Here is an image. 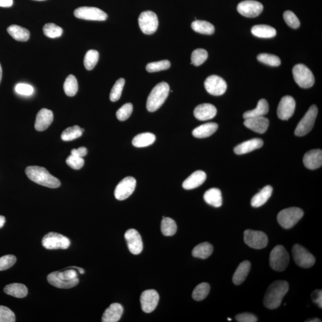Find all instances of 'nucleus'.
<instances>
[{
  "label": "nucleus",
  "mask_w": 322,
  "mask_h": 322,
  "mask_svg": "<svg viewBox=\"0 0 322 322\" xmlns=\"http://www.w3.org/2000/svg\"><path fill=\"white\" fill-rule=\"evenodd\" d=\"M288 290L287 282L284 280L275 281L267 289L264 298V306L270 310L279 307Z\"/></svg>",
  "instance_id": "f257e3e1"
},
{
  "label": "nucleus",
  "mask_w": 322,
  "mask_h": 322,
  "mask_svg": "<svg viewBox=\"0 0 322 322\" xmlns=\"http://www.w3.org/2000/svg\"><path fill=\"white\" fill-rule=\"evenodd\" d=\"M47 280L51 285L62 289L74 287L79 283L78 274L75 267H70L61 272L51 273L48 275Z\"/></svg>",
  "instance_id": "f03ea898"
},
{
  "label": "nucleus",
  "mask_w": 322,
  "mask_h": 322,
  "mask_svg": "<svg viewBox=\"0 0 322 322\" xmlns=\"http://www.w3.org/2000/svg\"><path fill=\"white\" fill-rule=\"evenodd\" d=\"M25 173L31 181L49 188L61 186V182L51 175L45 168L38 166H29L26 168Z\"/></svg>",
  "instance_id": "7ed1b4c3"
},
{
  "label": "nucleus",
  "mask_w": 322,
  "mask_h": 322,
  "mask_svg": "<svg viewBox=\"0 0 322 322\" xmlns=\"http://www.w3.org/2000/svg\"><path fill=\"white\" fill-rule=\"evenodd\" d=\"M170 92V86L165 82L158 84L147 98L146 108L151 113L156 111L163 104Z\"/></svg>",
  "instance_id": "20e7f679"
},
{
  "label": "nucleus",
  "mask_w": 322,
  "mask_h": 322,
  "mask_svg": "<svg viewBox=\"0 0 322 322\" xmlns=\"http://www.w3.org/2000/svg\"><path fill=\"white\" fill-rule=\"evenodd\" d=\"M304 212L297 207H291L282 210L277 215V220L283 228L289 229L293 228L303 217Z\"/></svg>",
  "instance_id": "39448f33"
},
{
  "label": "nucleus",
  "mask_w": 322,
  "mask_h": 322,
  "mask_svg": "<svg viewBox=\"0 0 322 322\" xmlns=\"http://www.w3.org/2000/svg\"><path fill=\"white\" fill-rule=\"evenodd\" d=\"M289 263L288 251L282 245H277L271 251L270 255V264L272 268L277 272H282Z\"/></svg>",
  "instance_id": "423d86ee"
},
{
  "label": "nucleus",
  "mask_w": 322,
  "mask_h": 322,
  "mask_svg": "<svg viewBox=\"0 0 322 322\" xmlns=\"http://www.w3.org/2000/svg\"><path fill=\"white\" fill-rule=\"evenodd\" d=\"M293 73L295 81L301 88H310L315 84V76L312 72L303 64L296 65L293 68Z\"/></svg>",
  "instance_id": "0eeeda50"
},
{
  "label": "nucleus",
  "mask_w": 322,
  "mask_h": 322,
  "mask_svg": "<svg viewBox=\"0 0 322 322\" xmlns=\"http://www.w3.org/2000/svg\"><path fill=\"white\" fill-rule=\"evenodd\" d=\"M318 109L316 105H312L308 109L303 118L299 121L295 130V135L302 137L307 135L312 130L317 117Z\"/></svg>",
  "instance_id": "6e6552de"
},
{
  "label": "nucleus",
  "mask_w": 322,
  "mask_h": 322,
  "mask_svg": "<svg viewBox=\"0 0 322 322\" xmlns=\"http://www.w3.org/2000/svg\"><path fill=\"white\" fill-rule=\"evenodd\" d=\"M43 246L47 250H66L70 247V240L61 234L50 232L43 237Z\"/></svg>",
  "instance_id": "1a4fd4ad"
},
{
  "label": "nucleus",
  "mask_w": 322,
  "mask_h": 322,
  "mask_svg": "<svg viewBox=\"0 0 322 322\" xmlns=\"http://www.w3.org/2000/svg\"><path fill=\"white\" fill-rule=\"evenodd\" d=\"M293 255L296 263L302 268H310L315 263V256L301 245L299 244L294 245Z\"/></svg>",
  "instance_id": "9d476101"
},
{
  "label": "nucleus",
  "mask_w": 322,
  "mask_h": 322,
  "mask_svg": "<svg viewBox=\"0 0 322 322\" xmlns=\"http://www.w3.org/2000/svg\"><path fill=\"white\" fill-rule=\"evenodd\" d=\"M244 241L248 246L261 250L268 245V237L263 231L248 229L244 231Z\"/></svg>",
  "instance_id": "9b49d317"
},
{
  "label": "nucleus",
  "mask_w": 322,
  "mask_h": 322,
  "mask_svg": "<svg viewBox=\"0 0 322 322\" xmlns=\"http://www.w3.org/2000/svg\"><path fill=\"white\" fill-rule=\"evenodd\" d=\"M138 24L144 34H153L157 31L158 27L157 16L152 11L143 12L139 16Z\"/></svg>",
  "instance_id": "f8f14e48"
},
{
  "label": "nucleus",
  "mask_w": 322,
  "mask_h": 322,
  "mask_svg": "<svg viewBox=\"0 0 322 322\" xmlns=\"http://www.w3.org/2000/svg\"><path fill=\"white\" fill-rule=\"evenodd\" d=\"M74 15L87 21H104L108 18V15L103 10L92 7H79L74 11Z\"/></svg>",
  "instance_id": "ddd939ff"
},
{
  "label": "nucleus",
  "mask_w": 322,
  "mask_h": 322,
  "mask_svg": "<svg viewBox=\"0 0 322 322\" xmlns=\"http://www.w3.org/2000/svg\"><path fill=\"white\" fill-rule=\"evenodd\" d=\"M136 186V180L134 177H125L117 185L115 190V196L119 201H124L132 195Z\"/></svg>",
  "instance_id": "4468645a"
},
{
  "label": "nucleus",
  "mask_w": 322,
  "mask_h": 322,
  "mask_svg": "<svg viewBox=\"0 0 322 322\" xmlns=\"http://www.w3.org/2000/svg\"><path fill=\"white\" fill-rule=\"evenodd\" d=\"M237 9L240 14L245 17L255 18L263 12V5L254 0H245L240 2Z\"/></svg>",
  "instance_id": "2eb2a0df"
},
{
  "label": "nucleus",
  "mask_w": 322,
  "mask_h": 322,
  "mask_svg": "<svg viewBox=\"0 0 322 322\" xmlns=\"http://www.w3.org/2000/svg\"><path fill=\"white\" fill-rule=\"evenodd\" d=\"M207 92L214 95H221L227 90V83L222 77L211 75L206 79L204 83Z\"/></svg>",
  "instance_id": "dca6fc26"
},
{
  "label": "nucleus",
  "mask_w": 322,
  "mask_h": 322,
  "mask_svg": "<svg viewBox=\"0 0 322 322\" xmlns=\"http://www.w3.org/2000/svg\"><path fill=\"white\" fill-rule=\"evenodd\" d=\"M125 239L128 249L133 254L138 255L142 252L143 245L140 233L135 229H131L125 233Z\"/></svg>",
  "instance_id": "f3484780"
},
{
  "label": "nucleus",
  "mask_w": 322,
  "mask_h": 322,
  "mask_svg": "<svg viewBox=\"0 0 322 322\" xmlns=\"http://www.w3.org/2000/svg\"><path fill=\"white\" fill-rule=\"evenodd\" d=\"M159 299V294L154 289L144 291L140 297L141 309L146 313L152 312L157 308Z\"/></svg>",
  "instance_id": "a211bd4d"
},
{
  "label": "nucleus",
  "mask_w": 322,
  "mask_h": 322,
  "mask_svg": "<svg viewBox=\"0 0 322 322\" xmlns=\"http://www.w3.org/2000/svg\"><path fill=\"white\" fill-rule=\"evenodd\" d=\"M296 101L294 98L289 95L282 98L278 105L277 114L279 118L282 120H288L293 115L296 109Z\"/></svg>",
  "instance_id": "6ab92c4d"
},
{
  "label": "nucleus",
  "mask_w": 322,
  "mask_h": 322,
  "mask_svg": "<svg viewBox=\"0 0 322 322\" xmlns=\"http://www.w3.org/2000/svg\"><path fill=\"white\" fill-rule=\"evenodd\" d=\"M53 121V112L47 109H42L38 112L35 120V128L38 132L47 130Z\"/></svg>",
  "instance_id": "aec40b11"
},
{
  "label": "nucleus",
  "mask_w": 322,
  "mask_h": 322,
  "mask_svg": "<svg viewBox=\"0 0 322 322\" xmlns=\"http://www.w3.org/2000/svg\"><path fill=\"white\" fill-rule=\"evenodd\" d=\"M245 126L259 134L266 132L269 126V120L264 116L253 117L245 119Z\"/></svg>",
  "instance_id": "412c9836"
},
{
  "label": "nucleus",
  "mask_w": 322,
  "mask_h": 322,
  "mask_svg": "<svg viewBox=\"0 0 322 322\" xmlns=\"http://www.w3.org/2000/svg\"><path fill=\"white\" fill-rule=\"evenodd\" d=\"M304 164L310 170H316L322 165V151L321 149L312 150L304 155Z\"/></svg>",
  "instance_id": "4be33fe9"
},
{
  "label": "nucleus",
  "mask_w": 322,
  "mask_h": 322,
  "mask_svg": "<svg viewBox=\"0 0 322 322\" xmlns=\"http://www.w3.org/2000/svg\"><path fill=\"white\" fill-rule=\"evenodd\" d=\"M217 109L210 103H203L195 109L194 115L196 118L200 121H207L211 119L216 115Z\"/></svg>",
  "instance_id": "5701e85b"
},
{
  "label": "nucleus",
  "mask_w": 322,
  "mask_h": 322,
  "mask_svg": "<svg viewBox=\"0 0 322 322\" xmlns=\"http://www.w3.org/2000/svg\"><path fill=\"white\" fill-rule=\"evenodd\" d=\"M263 140L260 138H253L244 141L234 147V152L237 155L246 154L256 149H260L263 146Z\"/></svg>",
  "instance_id": "b1692460"
},
{
  "label": "nucleus",
  "mask_w": 322,
  "mask_h": 322,
  "mask_svg": "<svg viewBox=\"0 0 322 322\" xmlns=\"http://www.w3.org/2000/svg\"><path fill=\"white\" fill-rule=\"evenodd\" d=\"M206 179L207 175L205 172L201 170L196 171L184 180L183 187L186 190L195 189L203 184Z\"/></svg>",
  "instance_id": "393cba45"
},
{
  "label": "nucleus",
  "mask_w": 322,
  "mask_h": 322,
  "mask_svg": "<svg viewBox=\"0 0 322 322\" xmlns=\"http://www.w3.org/2000/svg\"><path fill=\"white\" fill-rule=\"evenodd\" d=\"M124 309L121 304H112L105 310L102 316L103 322H117L121 318Z\"/></svg>",
  "instance_id": "a878e982"
},
{
  "label": "nucleus",
  "mask_w": 322,
  "mask_h": 322,
  "mask_svg": "<svg viewBox=\"0 0 322 322\" xmlns=\"http://www.w3.org/2000/svg\"><path fill=\"white\" fill-rule=\"evenodd\" d=\"M272 193L273 188L271 185H266L251 199V206L255 208L263 206L271 197Z\"/></svg>",
  "instance_id": "bb28decb"
},
{
  "label": "nucleus",
  "mask_w": 322,
  "mask_h": 322,
  "mask_svg": "<svg viewBox=\"0 0 322 322\" xmlns=\"http://www.w3.org/2000/svg\"><path fill=\"white\" fill-rule=\"evenodd\" d=\"M251 264L250 261H244L239 264L234 272L233 276V282L236 285L242 284L247 279L251 269Z\"/></svg>",
  "instance_id": "cd10ccee"
},
{
  "label": "nucleus",
  "mask_w": 322,
  "mask_h": 322,
  "mask_svg": "<svg viewBox=\"0 0 322 322\" xmlns=\"http://www.w3.org/2000/svg\"><path fill=\"white\" fill-rule=\"evenodd\" d=\"M218 127V124L215 122H209L195 128L193 130L192 135L196 138H208L216 132Z\"/></svg>",
  "instance_id": "c85d7f7f"
},
{
  "label": "nucleus",
  "mask_w": 322,
  "mask_h": 322,
  "mask_svg": "<svg viewBox=\"0 0 322 322\" xmlns=\"http://www.w3.org/2000/svg\"><path fill=\"white\" fill-rule=\"evenodd\" d=\"M205 201L210 206L218 208L222 206V192L217 188H212L207 191L204 195Z\"/></svg>",
  "instance_id": "c756f323"
},
{
  "label": "nucleus",
  "mask_w": 322,
  "mask_h": 322,
  "mask_svg": "<svg viewBox=\"0 0 322 322\" xmlns=\"http://www.w3.org/2000/svg\"><path fill=\"white\" fill-rule=\"evenodd\" d=\"M269 103L266 99H262L258 101L257 106L253 110L248 111L244 114V118L247 119L253 117L264 116L269 113Z\"/></svg>",
  "instance_id": "7c9ffc66"
},
{
  "label": "nucleus",
  "mask_w": 322,
  "mask_h": 322,
  "mask_svg": "<svg viewBox=\"0 0 322 322\" xmlns=\"http://www.w3.org/2000/svg\"><path fill=\"white\" fill-rule=\"evenodd\" d=\"M4 293L9 296L22 299L28 295V289L22 283H12L8 285L4 289Z\"/></svg>",
  "instance_id": "2f4dec72"
},
{
  "label": "nucleus",
  "mask_w": 322,
  "mask_h": 322,
  "mask_svg": "<svg viewBox=\"0 0 322 322\" xmlns=\"http://www.w3.org/2000/svg\"><path fill=\"white\" fill-rule=\"evenodd\" d=\"M7 30L8 33L18 42H25L29 39V31L23 27L13 24V25L10 26Z\"/></svg>",
  "instance_id": "473e14b6"
},
{
  "label": "nucleus",
  "mask_w": 322,
  "mask_h": 322,
  "mask_svg": "<svg viewBox=\"0 0 322 322\" xmlns=\"http://www.w3.org/2000/svg\"><path fill=\"white\" fill-rule=\"evenodd\" d=\"M251 32L254 36L262 38H271L276 35V29L266 24H258L253 26Z\"/></svg>",
  "instance_id": "72a5a7b5"
},
{
  "label": "nucleus",
  "mask_w": 322,
  "mask_h": 322,
  "mask_svg": "<svg viewBox=\"0 0 322 322\" xmlns=\"http://www.w3.org/2000/svg\"><path fill=\"white\" fill-rule=\"evenodd\" d=\"M156 140V136L151 133H144L136 136L133 138L132 144L137 147H144L151 145Z\"/></svg>",
  "instance_id": "f704fd0d"
},
{
  "label": "nucleus",
  "mask_w": 322,
  "mask_h": 322,
  "mask_svg": "<svg viewBox=\"0 0 322 322\" xmlns=\"http://www.w3.org/2000/svg\"><path fill=\"white\" fill-rule=\"evenodd\" d=\"M213 252V247L208 242H204L196 246L192 251V255L196 258L207 259Z\"/></svg>",
  "instance_id": "c9c22d12"
},
{
  "label": "nucleus",
  "mask_w": 322,
  "mask_h": 322,
  "mask_svg": "<svg viewBox=\"0 0 322 322\" xmlns=\"http://www.w3.org/2000/svg\"><path fill=\"white\" fill-rule=\"evenodd\" d=\"M193 31L202 34L212 35L214 33L215 28L213 24L205 21H195L192 23Z\"/></svg>",
  "instance_id": "e433bc0d"
},
{
  "label": "nucleus",
  "mask_w": 322,
  "mask_h": 322,
  "mask_svg": "<svg viewBox=\"0 0 322 322\" xmlns=\"http://www.w3.org/2000/svg\"><path fill=\"white\" fill-rule=\"evenodd\" d=\"M161 231L163 235L171 236L177 232V227L175 221L169 217H163L161 222Z\"/></svg>",
  "instance_id": "4c0bfd02"
},
{
  "label": "nucleus",
  "mask_w": 322,
  "mask_h": 322,
  "mask_svg": "<svg viewBox=\"0 0 322 322\" xmlns=\"http://www.w3.org/2000/svg\"><path fill=\"white\" fill-rule=\"evenodd\" d=\"M64 89L68 96L73 97L78 92V84L74 75H69L68 76L64 83Z\"/></svg>",
  "instance_id": "58836bf2"
},
{
  "label": "nucleus",
  "mask_w": 322,
  "mask_h": 322,
  "mask_svg": "<svg viewBox=\"0 0 322 322\" xmlns=\"http://www.w3.org/2000/svg\"><path fill=\"white\" fill-rule=\"evenodd\" d=\"M83 133L82 128L78 125H75V126L67 128L63 132L61 135L62 140L65 141H72L80 138L83 135Z\"/></svg>",
  "instance_id": "ea45409f"
},
{
  "label": "nucleus",
  "mask_w": 322,
  "mask_h": 322,
  "mask_svg": "<svg viewBox=\"0 0 322 322\" xmlns=\"http://www.w3.org/2000/svg\"><path fill=\"white\" fill-rule=\"evenodd\" d=\"M99 54L97 51L90 50L87 51L84 60V67L86 69L88 70L93 69L99 61Z\"/></svg>",
  "instance_id": "a19ab883"
},
{
  "label": "nucleus",
  "mask_w": 322,
  "mask_h": 322,
  "mask_svg": "<svg viewBox=\"0 0 322 322\" xmlns=\"http://www.w3.org/2000/svg\"><path fill=\"white\" fill-rule=\"evenodd\" d=\"M210 286L208 283H202L193 290V299L196 301H200L206 298L209 293Z\"/></svg>",
  "instance_id": "79ce46f5"
},
{
  "label": "nucleus",
  "mask_w": 322,
  "mask_h": 322,
  "mask_svg": "<svg viewBox=\"0 0 322 322\" xmlns=\"http://www.w3.org/2000/svg\"><path fill=\"white\" fill-rule=\"evenodd\" d=\"M208 54L206 50L203 48L196 49L193 51L192 57H191V64L195 65V66H200L203 64L205 62L207 61L208 58Z\"/></svg>",
  "instance_id": "37998d69"
},
{
  "label": "nucleus",
  "mask_w": 322,
  "mask_h": 322,
  "mask_svg": "<svg viewBox=\"0 0 322 322\" xmlns=\"http://www.w3.org/2000/svg\"><path fill=\"white\" fill-rule=\"evenodd\" d=\"M43 32L46 37L56 38L61 36L63 34V29L56 24L48 23L44 26Z\"/></svg>",
  "instance_id": "c03bdc74"
},
{
  "label": "nucleus",
  "mask_w": 322,
  "mask_h": 322,
  "mask_svg": "<svg viewBox=\"0 0 322 322\" xmlns=\"http://www.w3.org/2000/svg\"><path fill=\"white\" fill-rule=\"evenodd\" d=\"M258 61L263 64L269 65L271 67H278L281 64V61L279 57L267 53H262L258 54L257 56Z\"/></svg>",
  "instance_id": "a18cd8bd"
},
{
  "label": "nucleus",
  "mask_w": 322,
  "mask_h": 322,
  "mask_svg": "<svg viewBox=\"0 0 322 322\" xmlns=\"http://www.w3.org/2000/svg\"><path fill=\"white\" fill-rule=\"evenodd\" d=\"M125 82L124 78H120L114 84L110 94V100L112 102H116L121 97L122 90H123L125 85Z\"/></svg>",
  "instance_id": "49530a36"
},
{
  "label": "nucleus",
  "mask_w": 322,
  "mask_h": 322,
  "mask_svg": "<svg viewBox=\"0 0 322 322\" xmlns=\"http://www.w3.org/2000/svg\"><path fill=\"white\" fill-rule=\"evenodd\" d=\"M170 67V62L168 60H163L159 62L149 63L147 65L146 70L149 72H159L168 69Z\"/></svg>",
  "instance_id": "de8ad7c7"
},
{
  "label": "nucleus",
  "mask_w": 322,
  "mask_h": 322,
  "mask_svg": "<svg viewBox=\"0 0 322 322\" xmlns=\"http://www.w3.org/2000/svg\"><path fill=\"white\" fill-rule=\"evenodd\" d=\"M133 111V106L132 103H127L122 106L116 112L117 118L121 121H124L130 118Z\"/></svg>",
  "instance_id": "09e8293b"
},
{
  "label": "nucleus",
  "mask_w": 322,
  "mask_h": 322,
  "mask_svg": "<svg viewBox=\"0 0 322 322\" xmlns=\"http://www.w3.org/2000/svg\"><path fill=\"white\" fill-rule=\"evenodd\" d=\"M283 19L288 25L293 29H297L300 26V22L297 16L291 11H286L283 13Z\"/></svg>",
  "instance_id": "8fccbe9b"
},
{
  "label": "nucleus",
  "mask_w": 322,
  "mask_h": 322,
  "mask_svg": "<svg viewBox=\"0 0 322 322\" xmlns=\"http://www.w3.org/2000/svg\"><path fill=\"white\" fill-rule=\"evenodd\" d=\"M16 321L15 313L10 308L0 305V322H14Z\"/></svg>",
  "instance_id": "3c124183"
},
{
  "label": "nucleus",
  "mask_w": 322,
  "mask_h": 322,
  "mask_svg": "<svg viewBox=\"0 0 322 322\" xmlns=\"http://www.w3.org/2000/svg\"><path fill=\"white\" fill-rule=\"evenodd\" d=\"M66 162L68 166L75 170H80L84 165V160L83 158L72 154L68 157Z\"/></svg>",
  "instance_id": "603ef678"
},
{
  "label": "nucleus",
  "mask_w": 322,
  "mask_h": 322,
  "mask_svg": "<svg viewBox=\"0 0 322 322\" xmlns=\"http://www.w3.org/2000/svg\"><path fill=\"white\" fill-rule=\"evenodd\" d=\"M16 257L15 255H7L0 258V271L9 269L15 264Z\"/></svg>",
  "instance_id": "864d4df0"
},
{
  "label": "nucleus",
  "mask_w": 322,
  "mask_h": 322,
  "mask_svg": "<svg viewBox=\"0 0 322 322\" xmlns=\"http://www.w3.org/2000/svg\"><path fill=\"white\" fill-rule=\"evenodd\" d=\"M18 94L23 95H31L34 92V88L29 84L19 83L15 87Z\"/></svg>",
  "instance_id": "5fc2aeb1"
},
{
  "label": "nucleus",
  "mask_w": 322,
  "mask_h": 322,
  "mask_svg": "<svg viewBox=\"0 0 322 322\" xmlns=\"http://www.w3.org/2000/svg\"><path fill=\"white\" fill-rule=\"evenodd\" d=\"M236 320L239 322H256L258 321V318L252 313H244L237 315Z\"/></svg>",
  "instance_id": "6e6d98bb"
},
{
  "label": "nucleus",
  "mask_w": 322,
  "mask_h": 322,
  "mask_svg": "<svg viewBox=\"0 0 322 322\" xmlns=\"http://www.w3.org/2000/svg\"><path fill=\"white\" fill-rule=\"evenodd\" d=\"M312 299L314 303L317 304L319 307L322 308V290L314 291L312 294Z\"/></svg>",
  "instance_id": "4d7b16f0"
},
{
  "label": "nucleus",
  "mask_w": 322,
  "mask_h": 322,
  "mask_svg": "<svg viewBox=\"0 0 322 322\" xmlns=\"http://www.w3.org/2000/svg\"><path fill=\"white\" fill-rule=\"evenodd\" d=\"M87 152H88V151H87V149L85 147H81L77 149H72L71 151V154L76 155V156L83 158L84 157L86 156Z\"/></svg>",
  "instance_id": "13d9d810"
},
{
  "label": "nucleus",
  "mask_w": 322,
  "mask_h": 322,
  "mask_svg": "<svg viewBox=\"0 0 322 322\" xmlns=\"http://www.w3.org/2000/svg\"><path fill=\"white\" fill-rule=\"evenodd\" d=\"M13 4V0H0V7H10Z\"/></svg>",
  "instance_id": "bf43d9fd"
},
{
  "label": "nucleus",
  "mask_w": 322,
  "mask_h": 322,
  "mask_svg": "<svg viewBox=\"0 0 322 322\" xmlns=\"http://www.w3.org/2000/svg\"><path fill=\"white\" fill-rule=\"evenodd\" d=\"M5 223V218L2 215H0V229L3 227Z\"/></svg>",
  "instance_id": "052dcab7"
},
{
  "label": "nucleus",
  "mask_w": 322,
  "mask_h": 322,
  "mask_svg": "<svg viewBox=\"0 0 322 322\" xmlns=\"http://www.w3.org/2000/svg\"><path fill=\"white\" fill-rule=\"evenodd\" d=\"M306 322H321L322 321L321 319L315 318L313 319H310V320L305 321Z\"/></svg>",
  "instance_id": "680f3d73"
},
{
  "label": "nucleus",
  "mask_w": 322,
  "mask_h": 322,
  "mask_svg": "<svg viewBox=\"0 0 322 322\" xmlns=\"http://www.w3.org/2000/svg\"><path fill=\"white\" fill-rule=\"evenodd\" d=\"M2 74V70L1 64H0V83H1V81Z\"/></svg>",
  "instance_id": "e2e57ef3"
},
{
  "label": "nucleus",
  "mask_w": 322,
  "mask_h": 322,
  "mask_svg": "<svg viewBox=\"0 0 322 322\" xmlns=\"http://www.w3.org/2000/svg\"><path fill=\"white\" fill-rule=\"evenodd\" d=\"M35 1H45V0H35Z\"/></svg>",
  "instance_id": "0e129e2a"
},
{
  "label": "nucleus",
  "mask_w": 322,
  "mask_h": 322,
  "mask_svg": "<svg viewBox=\"0 0 322 322\" xmlns=\"http://www.w3.org/2000/svg\"><path fill=\"white\" fill-rule=\"evenodd\" d=\"M228 321H231V319H230V318H228Z\"/></svg>",
  "instance_id": "69168bd1"
}]
</instances>
